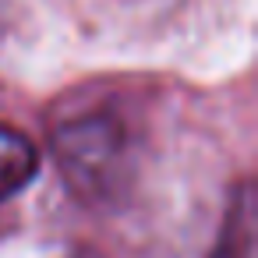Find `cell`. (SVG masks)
Here are the masks:
<instances>
[{"label":"cell","instance_id":"obj_1","mask_svg":"<svg viewBox=\"0 0 258 258\" xmlns=\"http://www.w3.org/2000/svg\"><path fill=\"white\" fill-rule=\"evenodd\" d=\"M57 156L64 159V170H68L71 184L82 187V191H92L117 166L120 131L110 120H96V117L68 124L64 135H57Z\"/></svg>","mask_w":258,"mask_h":258},{"label":"cell","instance_id":"obj_2","mask_svg":"<svg viewBox=\"0 0 258 258\" xmlns=\"http://www.w3.org/2000/svg\"><path fill=\"white\" fill-rule=\"evenodd\" d=\"M39 170V152L29 135L0 124V202L15 198Z\"/></svg>","mask_w":258,"mask_h":258},{"label":"cell","instance_id":"obj_3","mask_svg":"<svg viewBox=\"0 0 258 258\" xmlns=\"http://www.w3.org/2000/svg\"><path fill=\"white\" fill-rule=\"evenodd\" d=\"M254 209H251V191L240 187L233 209L226 212V230L219 237V247L212 258H254Z\"/></svg>","mask_w":258,"mask_h":258}]
</instances>
